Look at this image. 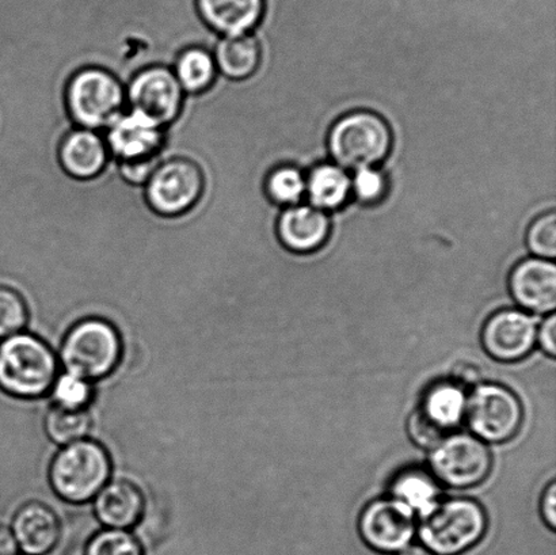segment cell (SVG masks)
<instances>
[{
  "mask_svg": "<svg viewBox=\"0 0 556 555\" xmlns=\"http://www.w3.org/2000/svg\"><path fill=\"white\" fill-rule=\"evenodd\" d=\"M59 375V358L35 335L22 333L0 342V390L21 400L41 399Z\"/></svg>",
  "mask_w": 556,
  "mask_h": 555,
  "instance_id": "6da1fadb",
  "label": "cell"
},
{
  "mask_svg": "<svg viewBox=\"0 0 556 555\" xmlns=\"http://www.w3.org/2000/svg\"><path fill=\"white\" fill-rule=\"evenodd\" d=\"M64 105L75 127L102 133L127 109V91L112 71L85 65L65 84Z\"/></svg>",
  "mask_w": 556,
  "mask_h": 555,
  "instance_id": "7a4b0ae2",
  "label": "cell"
},
{
  "mask_svg": "<svg viewBox=\"0 0 556 555\" xmlns=\"http://www.w3.org/2000/svg\"><path fill=\"white\" fill-rule=\"evenodd\" d=\"M488 529L483 508L473 500L451 499L422 510L419 540L434 555H460L478 545Z\"/></svg>",
  "mask_w": 556,
  "mask_h": 555,
  "instance_id": "3957f363",
  "label": "cell"
},
{
  "mask_svg": "<svg viewBox=\"0 0 556 555\" xmlns=\"http://www.w3.org/2000/svg\"><path fill=\"white\" fill-rule=\"evenodd\" d=\"M123 348L116 326L102 318H85L65 335L59 361L65 373L92 383L114 373L122 362Z\"/></svg>",
  "mask_w": 556,
  "mask_h": 555,
  "instance_id": "277c9868",
  "label": "cell"
},
{
  "mask_svg": "<svg viewBox=\"0 0 556 555\" xmlns=\"http://www.w3.org/2000/svg\"><path fill=\"white\" fill-rule=\"evenodd\" d=\"M112 459L96 440L64 445L49 466V482L63 502L85 504L111 481Z\"/></svg>",
  "mask_w": 556,
  "mask_h": 555,
  "instance_id": "5b68a950",
  "label": "cell"
},
{
  "mask_svg": "<svg viewBox=\"0 0 556 555\" xmlns=\"http://www.w3.org/2000/svg\"><path fill=\"white\" fill-rule=\"evenodd\" d=\"M392 134L379 114L358 111L338 119L329 134V150L337 165L358 172L389 156Z\"/></svg>",
  "mask_w": 556,
  "mask_h": 555,
  "instance_id": "8992f818",
  "label": "cell"
},
{
  "mask_svg": "<svg viewBox=\"0 0 556 555\" xmlns=\"http://www.w3.org/2000/svg\"><path fill=\"white\" fill-rule=\"evenodd\" d=\"M144 200L155 215L176 219L189 214L203 199L205 174L187 156L161 161L144 185Z\"/></svg>",
  "mask_w": 556,
  "mask_h": 555,
  "instance_id": "52a82bcc",
  "label": "cell"
},
{
  "mask_svg": "<svg viewBox=\"0 0 556 555\" xmlns=\"http://www.w3.org/2000/svg\"><path fill=\"white\" fill-rule=\"evenodd\" d=\"M466 389L454 380H443L425 391L408 420V433L419 447L433 449L448 438L466 415Z\"/></svg>",
  "mask_w": 556,
  "mask_h": 555,
  "instance_id": "ba28073f",
  "label": "cell"
},
{
  "mask_svg": "<svg viewBox=\"0 0 556 555\" xmlns=\"http://www.w3.org/2000/svg\"><path fill=\"white\" fill-rule=\"evenodd\" d=\"M465 418L479 439L505 443L520 431L525 409L504 386L478 384L467 399Z\"/></svg>",
  "mask_w": 556,
  "mask_h": 555,
  "instance_id": "9c48e42d",
  "label": "cell"
},
{
  "mask_svg": "<svg viewBox=\"0 0 556 555\" xmlns=\"http://www.w3.org/2000/svg\"><path fill=\"white\" fill-rule=\"evenodd\" d=\"M430 470L435 480L455 489L482 483L492 471L493 458L482 440L471 434H451L433 447Z\"/></svg>",
  "mask_w": 556,
  "mask_h": 555,
  "instance_id": "30bf717a",
  "label": "cell"
},
{
  "mask_svg": "<svg viewBox=\"0 0 556 555\" xmlns=\"http://www.w3.org/2000/svg\"><path fill=\"white\" fill-rule=\"evenodd\" d=\"M127 91V108L146 114L155 123L168 128L181 116L185 92L172 67L150 64L132 75Z\"/></svg>",
  "mask_w": 556,
  "mask_h": 555,
  "instance_id": "8fae6325",
  "label": "cell"
},
{
  "mask_svg": "<svg viewBox=\"0 0 556 555\" xmlns=\"http://www.w3.org/2000/svg\"><path fill=\"white\" fill-rule=\"evenodd\" d=\"M103 136L111 156L118 163L160 160L166 146L167 129L128 108L109 125Z\"/></svg>",
  "mask_w": 556,
  "mask_h": 555,
  "instance_id": "7c38bea8",
  "label": "cell"
},
{
  "mask_svg": "<svg viewBox=\"0 0 556 555\" xmlns=\"http://www.w3.org/2000/svg\"><path fill=\"white\" fill-rule=\"evenodd\" d=\"M359 534L369 547L384 554L401 553L410 545L416 524L413 509L397 500H378L364 509Z\"/></svg>",
  "mask_w": 556,
  "mask_h": 555,
  "instance_id": "4fadbf2b",
  "label": "cell"
},
{
  "mask_svg": "<svg viewBox=\"0 0 556 555\" xmlns=\"http://www.w3.org/2000/svg\"><path fill=\"white\" fill-rule=\"evenodd\" d=\"M538 328L530 315L519 310H501L486 320L482 330L484 351L495 361L519 362L535 346Z\"/></svg>",
  "mask_w": 556,
  "mask_h": 555,
  "instance_id": "5bb4252c",
  "label": "cell"
},
{
  "mask_svg": "<svg viewBox=\"0 0 556 555\" xmlns=\"http://www.w3.org/2000/svg\"><path fill=\"white\" fill-rule=\"evenodd\" d=\"M111 160L105 136L97 130L75 127L59 141V165L76 181H92L100 177Z\"/></svg>",
  "mask_w": 556,
  "mask_h": 555,
  "instance_id": "9a60e30c",
  "label": "cell"
},
{
  "mask_svg": "<svg viewBox=\"0 0 556 555\" xmlns=\"http://www.w3.org/2000/svg\"><path fill=\"white\" fill-rule=\"evenodd\" d=\"M509 290L517 304L535 314L553 313L556 307V266L553 261L530 258L511 270Z\"/></svg>",
  "mask_w": 556,
  "mask_h": 555,
  "instance_id": "2e32d148",
  "label": "cell"
},
{
  "mask_svg": "<svg viewBox=\"0 0 556 555\" xmlns=\"http://www.w3.org/2000/svg\"><path fill=\"white\" fill-rule=\"evenodd\" d=\"M10 529L24 555H48L62 538V524L56 513L40 502L22 505Z\"/></svg>",
  "mask_w": 556,
  "mask_h": 555,
  "instance_id": "e0dca14e",
  "label": "cell"
},
{
  "mask_svg": "<svg viewBox=\"0 0 556 555\" xmlns=\"http://www.w3.org/2000/svg\"><path fill=\"white\" fill-rule=\"evenodd\" d=\"M199 20L222 37L250 35L263 21L265 0H194Z\"/></svg>",
  "mask_w": 556,
  "mask_h": 555,
  "instance_id": "ac0fdd59",
  "label": "cell"
},
{
  "mask_svg": "<svg viewBox=\"0 0 556 555\" xmlns=\"http://www.w3.org/2000/svg\"><path fill=\"white\" fill-rule=\"evenodd\" d=\"M277 234L283 247L291 252H315L329 238L330 219L326 212L313 205L288 206L278 217Z\"/></svg>",
  "mask_w": 556,
  "mask_h": 555,
  "instance_id": "d6986e66",
  "label": "cell"
},
{
  "mask_svg": "<svg viewBox=\"0 0 556 555\" xmlns=\"http://www.w3.org/2000/svg\"><path fill=\"white\" fill-rule=\"evenodd\" d=\"M144 496L128 480L109 481L94 497V515L106 529L128 531L144 513Z\"/></svg>",
  "mask_w": 556,
  "mask_h": 555,
  "instance_id": "ffe728a7",
  "label": "cell"
},
{
  "mask_svg": "<svg viewBox=\"0 0 556 555\" xmlns=\"http://www.w3.org/2000/svg\"><path fill=\"white\" fill-rule=\"evenodd\" d=\"M212 53L219 75L236 81L252 78L263 60V49L252 35L222 37Z\"/></svg>",
  "mask_w": 556,
  "mask_h": 555,
  "instance_id": "44dd1931",
  "label": "cell"
},
{
  "mask_svg": "<svg viewBox=\"0 0 556 555\" xmlns=\"http://www.w3.org/2000/svg\"><path fill=\"white\" fill-rule=\"evenodd\" d=\"M172 70L185 96L205 94L219 76L214 53L201 46L184 48L174 60Z\"/></svg>",
  "mask_w": 556,
  "mask_h": 555,
  "instance_id": "7402d4cb",
  "label": "cell"
},
{
  "mask_svg": "<svg viewBox=\"0 0 556 555\" xmlns=\"http://www.w3.org/2000/svg\"><path fill=\"white\" fill-rule=\"evenodd\" d=\"M351 192V177L334 163H321L305 178V193L311 205L324 212L340 209Z\"/></svg>",
  "mask_w": 556,
  "mask_h": 555,
  "instance_id": "603a6c76",
  "label": "cell"
},
{
  "mask_svg": "<svg viewBox=\"0 0 556 555\" xmlns=\"http://www.w3.org/2000/svg\"><path fill=\"white\" fill-rule=\"evenodd\" d=\"M391 493L397 502L410 509L425 510L439 499L438 480L424 469L403 470L391 483Z\"/></svg>",
  "mask_w": 556,
  "mask_h": 555,
  "instance_id": "cb8c5ba5",
  "label": "cell"
},
{
  "mask_svg": "<svg viewBox=\"0 0 556 555\" xmlns=\"http://www.w3.org/2000/svg\"><path fill=\"white\" fill-rule=\"evenodd\" d=\"M92 420L89 411H68L56 405L49 407L43 429L54 444L68 445L87 439Z\"/></svg>",
  "mask_w": 556,
  "mask_h": 555,
  "instance_id": "d4e9b609",
  "label": "cell"
},
{
  "mask_svg": "<svg viewBox=\"0 0 556 555\" xmlns=\"http://www.w3.org/2000/svg\"><path fill=\"white\" fill-rule=\"evenodd\" d=\"M264 188L271 203L296 205L305 194V177L296 167H276L266 177Z\"/></svg>",
  "mask_w": 556,
  "mask_h": 555,
  "instance_id": "484cf974",
  "label": "cell"
},
{
  "mask_svg": "<svg viewBox=\"0 0 556 555\" xmlns=\"http://www.w3.org/2000/svg\"><path fill=\"white\" fill-rule=\"evenodd\" d=\"M51 393L52 405L68 411H87L94 399L92 383L70 373L58 375Z\"/></svg>",
  "mask_w": 556,
  "mask_h": 555,
  "instance_id": "4316f807",
  "label": "cell"
},
{
  "mask_svg": "<svg viewBox=\"0 0 556 555\" xmlns=\"http://www.w3.org/2000/svg\"><path fill=\"white\" fill-rule=\"evenodd\" d=\"M29 323V307L14 288L0 286V340L22 333Z\"/></svg>",
  "mask_w": 556,
  "mask_h": 555,
  "instance_id": "83f0119b",
  "label": "cell"
},
{
  "mask_svg": "<svg viewBox=\"0 0 556 555\" xmlns=\"http://www.w3.org/2000/svg\"><path fill=\"white\" fill-rule=\"evenodd\" d=\"M85 555H144V551L129 531L105 529L90 538Z\"/></svg>",
  "mask_w": 556,
  "mask_h": 555,
  "instance_id": "f1b7e54d",
  "label": "cell"
},
{
  "mask_svg": "<svg viewBox=\"0 0 556 555\" xmlns=\"http://www.w3.org/2000/svg\"><path fill=\"white\" fill-rule=\"evenodd\" d=\"M527 243L538 258L553 261L556 257L555 212L536 217L527 234Z\"/></svg>",
  "mask_w": 556,
  "mask_h": 555,
  "instance_id": "f546056e",
  "label": "cell"
},
{
  "mask_svg": "<svg viewBox=\"0 0 556 555\" xmlns=\"http://www.w3.org/2000/svg\"><path fill=\"white\" fill-rule=\"evenodd\" d=\"M387 181L383 174L375 167L356 172L352 179V192L363 204L372 205L384 198Z\"/></svg>",
  "mask_w": 556,
  "mask_h": 555,
  "instance_id": "4dcf8cb0",
  "label": "cell"
},
{
  "mask_svg": "<svg viewBox=\"0 0 556 555\" xmlns=\"http://www.w3.org/2000/svg\"><path fill=\"white\" fill-rule=\"evenodd\" d=\"M162 160L118 163L119 177L132 187H144Z\"/></svg>",
  "mask_w": 556,
  "mask_h": 555,
  "instance_id": "1f68e13d",
  "label": "cell"
},
{
  "mask_svg": "<svg viewBox=\"0 0 556 555\" xmlns=\"http://www.w3.org/2000/svg\"><path fill=\"white\" fill-rule=\"evenodd\" d=\"M452 380L463 389L472 388V386L477 388L482 380V369L472 362L457 363L452 368Z\"/></svg>",
  "mask_w": 556,
  "mask_h": 555,
  "instance_id": "d6a6232c",
  "label": "cell"
},
{
  "mask_svg": "<svg viewBox=\"0 0 556 555\" xmlns=\"http://www.w3.org/2000/svg\"><path fill=\"white\" fill-rule=\"evenodd\" d=\"M536 340L541 344L542 350L547 353L549 357L556 355V319L555 315L552 314L542 324L541 330L538 331Z\"/></svg>",
  "mask_w": 556,
  "mask_h": 555,
  "instance_id": "836d02e7",
  "label": "cell"
},
{
  "mask_svg": "<svg viewBox=\"0 0 556 555\" xmlns=\"http://www.w3.org/2000/svg\"><path fill=\"white\" fill-rule=\"evenodd\" d=\"M542 515L549 529H556V483H549L542 499Z\"/></svg>",
  "mask_w": 556,
  "mask_h": 555,
  "instance_id": "e575fe53",
  "label": "cell"
},
{
  "mask_svg": "<svg viewBox=\"0 0 556 555\" xmlns=\"http://www.w3.org/2000/svg\"><path fill=\"white\" fill-rule=\"evenodd\" d=\"M20 547L10 527L0 525V555H18Z\"/></svg>",
  "mask_w": 556,
  "mask_h": 555,
  "instance_id": "d590c367",
  "label": "cell"
},
{
  "mask_svg": "<svg viewBox=\"0 0 556 555\" xmlns=\"http://www.w3.org/2000/svg\"><path fill=\"white\" fill-rule=\"evenodd\" d=\"M400 555H434V554L427 551V548L414 546V547L405 548V551L401 552Z\"/></svg>",
  "mask_w": 556,
  "mask_h": 555,
  "instance_id": "8d00e7d4",
  "label": "cell"
}]
</instances>
